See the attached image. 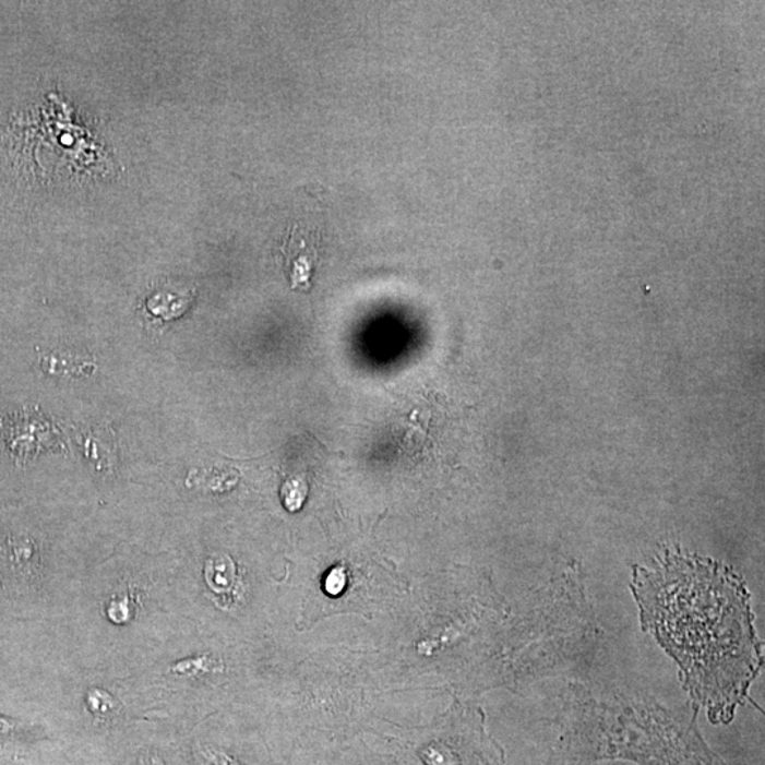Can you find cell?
<instances>
[{"label": "cell", "instance_id": "7", "mask_svg": "<svg viewBox=\"0 0 765 765\" xmlns=\"http://www.w3.org/2000/svg\"><path fill=\"white\" fill-rule=\"evenodd\" d=\"M307 497V483L302 479H291V481L285 482L283 488V499L285 506L289 511L296 512L306 502Z\"/></svg>", "mask_w": 765, "mask_h": 765}, {"label": "cell", "instance_id": "11", "mask_svg": "<svg viewBox=\"0 0 765 765\" xmlns=\"http://www.w3.org/2000/svg\"><path fill=\"white\" fill-rule=\"evenodd\" d=\"M138 765H165L158 754L155 753H144L138 760Z\"/></svg>", "mask_w": 765, "mask_h": 765}, {"label": "cell", "instance_id": "5", "mask_svg": "<svg viewBox=\"0 0 765 765\" xmlns=\"http://www.w3.org/2000/svg\"><path fill=\"white\" fill-rule=\"evenodd\" d=\"M204 578L213 591H230L236 584V564L227 554H213L204 565Z\"/></svg>", "mask_w": 765, "mask_h": 765}, {"label": "cell", "instance_id": "12", "mask_svg": "<svg viewBox=\"0 0 765 765\" xmlns=\"http://www.w3.org/2000/svg\"><path fill=\"white\" fill-rule=\"evenodd\" d=\"M212 763L213 765H241L239 762H236L235 758H231L230 755H227L225 753L213 754Z\"/></svg>", "mask_w": 765, "mask_h": 765}, {"label": "cell", "instance_id": "9", "mask_svg": "<svg viewBox=\"0 0 765 765\" xmlns=\"http://www.w3.org/2000/svg\"><path fill=\"white\" fill-rule=\"evenodd\" d=\"M132 601L130 597L113 598L111 605L108 607V617L111 618L116 624H123L131 618Z\"/></svg>", "mask_w": 765, "mask_h": 765}, {"label": "cell", "instance_id": "4", "mask_svg": "<svg viewBox=\"0 0 765 765\" xmlns=\"http://www.w3.org/2000/svg\"><path fill=\"white\" fill-rule=\"evenodd\" d=\"M289 250L285 251V270L294 288H308L311 282L313 264H315L316 249L308 246L306 240L292 239Z\"/></svg>", "mask_w": 765, "mask_h": 765}, {"label": "cell", "instance_id": "10", "mask_svg": "<svg viewBox=\"0 0 765 765\" xmlns=\"http://www.w3.org/2000/svg\"><path fill=\"white\" fill-rule=\"evenodd\" d=\"M16 730V721L0 716V741H7Z\"/></svg>", "mask_w": 765, "mask_h": 765}, {"label": "cell", "instance_id": "2", "mask_svg": "<svg viewBox=\"0 0 765 765\" xmlns=\"http://www.w3.org/2000/svg\"><path fill=\"white\" fill-rule=\"evenodd\" d=\"M40 553L31 539H9L0 546V590L19 591L39 574Z\"/></svg>", "mask_w": 765, "mask_h": 765}, {"label": "cell", "instance_id": "1", "mask_svg": "<svg viewBox=\"0 0 765 765\" xmlns=\"http://www.w3.org/2000/svg\"><path fill=\"white\" fill-rule=\"evenodd\" d=\"M641 624L681 668L683 688L712 724H730L763 667L744 579L715 560L667 550L634 569Z\"/></svg>", "mask_w": 765, "mask_h": 765}, {"label": "cell", "instance_id": "6", "mask_svg": "<svg viewBox=\"0 0 765 765\" xmlns=\"http://www.w3.org/2000/svg\"><path fill=\"white\" fill-rule=\"evenodd\" d=\"M112 443V437L109 435V430H89L83 439V446L85 450V455L89 459H93L97 464L98 469L104 467V461L99 450H106L107 453H113V450L109 449Z\"/></svg>", "mask_w": 765, "mask_h": 765}, {"label": "cell", "instance_id": "3", "mask_svg": "<svg viewBox=\"0 0 765 765\" xmlns=\"http://www.w3.org/2000/svg\"><path fill=\"white\" fill-rule=\"evenodd\" d=\"M4 444L13 457L21 463L36 455L47 437V429L39 417L33 415H16L2 421Z\"/></svg>", "mask_w": 765, "mask_h": 765}, {"label": "cell", "instance_id": "8", "mask_svg": "<svg viewBox=\"0 0 765 765\" xmlns=\"http://www.w3.org/2000/svg\"><path fill=\"white\" fill-rule=\"evenodd\" d=\"M88 705L95 715L107 716L117 707L116 701L101 689H94L88 693Z\"/></svg>", "mask_w": 765, "mask_h": 765}]
</instances>
